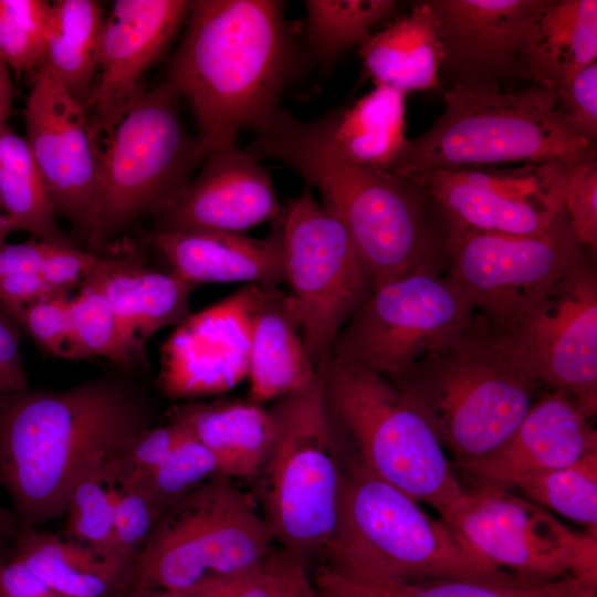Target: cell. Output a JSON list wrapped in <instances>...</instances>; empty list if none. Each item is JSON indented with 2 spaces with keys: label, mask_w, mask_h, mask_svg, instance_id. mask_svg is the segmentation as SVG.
<instances>
[{
  "label": "cell",
  "mask_w": 597,
  "mask_h": 597,
  "mask_svg": "<svg viewBox=\"0 0 597 597\" xmlns=\"http://www.w3.org/2000/svg\"><path fill=\"white\" fill-rule=\"evenodd\" d=\"M273 541L253 499L218 474L159 516L130 573L137 589L189 590L253 568Z\"/></svg>",
  "instance_id": "obj_9"
},
{
  "label": "cell",
  "mask_w": 597,
  "mask_h": 597,
  "mask_svg": "<svg viewBox=\"0 0 597 597\" xmlns=\"http://www.w3.org/2000/svg\"><path fill=\"white\" fill-rule=\"evenodd\" d=\"M506 489L597 537V451L569 465L519 478Z\"/></svg>",
  "instance_id": "obj_34"
},
{
  "label": "cell",
  "mask_w": 597,
  "mask_h": 597,
  "mask_svg": "<svg viewBox=\"0 0 597 597\" xmlns=\"http://www.w3.org/2000/svg\"><path fill=\"white\" fill-rule=\"evenodd\" d=\"M499 331L544 391L564 392L596 416L597 275L586 254Z\"/></svg>",
  "instance_id": "obj_15"
},
{
  "label": "cell",
  "mask_w": 597,
  "mask_h": 597,
  "mask_svg": "<svg viewBox=\"0 0 597 597\" xmlns=\"http://www.w3.org/2000/svg\"><path fill=\"white\" fill-rule=\"evenodd\" d=\"M444 111L409 139L389 174L411 178L437 169L544 164L596 157L556 109V92L530 85L511 92H442Z\"/></svg>",
  "instance_id": "obj_7"
},
{
  "label": "cell",
  "mask_w": 597,
  "mask_h": 597,
  "mask_svg": "<svg viewBox=\"0 0 597 597\" xmlns=\"http://www.w3.org/2000/svg\"><path fill=\"white\" fill-rule=\"evenodd\" d=\"M61 293L53 290L39 274H15L0 277V306L29 304Z\"/></svg>",
  "instance_id": "obj_50"
},
{
  "label": "cell",
  "mask_w": 597,
  "mask_h": 597,
  "mask_svg": "<svg viewBox=\"0 0 597 597\" xmlns=\"http://www.w3.org/2000/svg\"><path fill=\"white\" fill-rule=\"evenodd\" d=\"M111 485L114 504L113 551L130 572L160 513L142 489Z\"/></svg>",
  "instance_id": "obj_43"
},
{
  "label": "cell",
  "mask_w": 597,
  "mask_h": 597,
  "mask_svg": "<svg viewBox=\"0 0 597 597\" xmlns=\"http://www.w3.org/2000/svg\"><path fill=\"white\" fill-rule=\"evenodd\" d=\"M549 176L577 241L597 251V160L587 157L548 163Z\"/></svg>",
  "instance_id": "obj_40"
},
{
  "label": "cell",
  "mask_w": 597,
  "mask_h": 597,
  "mask_svg": "<svg viewBox=\"0 0 597 597\" xmlns=\"http://www.w3.org/2000/svg\"><path fill=\"white\" fill-rule=\"evenodd\" d=\"M462 485L439 515L479 559L523 583L574 576L597 588V537L511 490Z\"/></svg>",
  "instance_id": "obj_12"
},
{
  "label": "cell",
  "mask_w": 597,
  "mask_h": 597,
  "mask_svg": "<svg viewBox=\"0 0 597 597\" xmlns=\"http://www.w3.org/2000/svg\"><path fill=\"white\" fill-rule=\"evenodd\" d=\"M305 39L323 66L329 67L347 50L360 46L379 22L397 10L392 0H307Z\"/></svg>",
  "instance_id": "obj_33"
},
{
  "label": "cell",
  "mask_w": 597,
  "mask_h": 597,
  "mask_svg": "<svg viewBox=\"0 0 597 597\" xmlns=\"http://www.w3.org/2000/svg\"><path fill=\"white\" fill-rule=\"evenodd\" d=\"M49 10L45 0H0V60L17 74L45 63Z\"/></svg>",
  "instance_id": "obj_39"
},
{
  "label": "cell",
  "mask_w": 597,
  "mask_h": 597,
  "mask_svg": "<svg viewBox=\"0 0 597 597\" xmlns=\"http://www.w3.org/2000/svg\"><path fill=\"white\" fill-rule=\"evenodd\" d=\"M24 119V138L56 216L67 219L87 240L100 146L85 105L69 93L44 63L32 75Z\"/></svg>",
  "instance_id": "obj_17"
},
{
  "label": "cell",
  "mask_w": 597,
  "mask_h": 597,
  "mask_svg": "<svg viewBox=\"0 0 597 597\" xmlns=\"http://www.w3.org/2000/svg\"><path fill=\"white\" fill-rule=\"evenodd\" d=\"M475 312L446 270L420 269L373 289L331 356L394 379L461 332Z\"/></svg>",
  "instance_id": "obj_13"
},
{
  "label": "cell",
  "mask_w": 597,
  "mask_h": 597,
  "mask_svg": "<svg viewBox=\"0 0 597 597\" xmlns=\"http://www.w3.org/2000/svg\"><path fill=\"white\" fill-rule=\"evenodd\" d=\"M312 122L338 156L377 171L388 172L409 140L406 95L385 85Z\"/></svg>",
  "instance_id": "obj_27"
},
{
  "label": "cell",
  "mask_w": 597,
  "mask_h": 597,
  "mask_svg": "<svg viewBox=\"0 0 597 597\" xmlns=\"http://www.w3.org/2000/svg\"><path fill=\"white\" fill-rule=\"evenodd\" d=\"M180 100L168 81L142 90L104 136L86 240L90 252L98 253L142 216L155 213L202 164L196 138L184 128Z\"/></svg>",
  "instance_id": "obj_8"
},
{
  "label": "cell",
  "mask_w": 597,
  "mask_h": 597,
  "mask_svg": "<svg viewBox=\"0 0 597 597\" xmlns=\"http://www.w3.org/2000/svg\"><path fill=\"white\" fill-rule=\"evenodd\" d=\"M545 164L437 169L408 178L449 224L509 235L545 231L563 211Z\"/></svg>",
  "instance_id": "obj_18"
},
{
  "label": "cell",
  "mask_w": 597,
  "mask_h": 597,
  "mask_svg": "<svg viewBox=\"0 0 597 597\" xmlns=\"http://www.w3.org/2000/svg\"><path fill=\"white\" fill-rule=\"evenodd\" d=\"M10 232H12V231H11V229L9 227V223H8L6 217L2 213L1 208H0V242L4 241Z\"/></svg>",
  "instance_id": "obj_54"
},
{
  "label": "cell",
  "mask_w": 597,
  "mask_h": 597,
  "mask_svg": "<svg viewBox=\"0 0 597 597\" xmlns=\"http://www.w3.org/2000/svg\"><path fill=\"white\" fill-rule=\"evenodd\" d=\"M70 300L67 294H56L24 305L0 307L41 349L59 358L76 360Z\"/></svg>",
  "instance_id": "obj_42"
},
{
  "label": "cell",
  "mask_w": 597,
  "mask_h": 597,
  "mask_svg": "<svg viewBox=\"0 0 597 597\" xmlns=\"http://www.w3.org/2000/svg\"><path fill=\"white\" fill-rule=\"evenodd\" d=\"M201 165L199 174L153 213L157 230L241 232L282 216L269 171L245 149L232 146Z\"/></svg>",
  "instance_id": "obj_21"
},
{
  "label": "cell",
  "mask_w": 597,
  "mask_h": 597,
  "mask_svg": "<svg viewBox=\"0 0 597 597\" xmlns=\"http://www.w3.org/2000/svg\"><path fill=\"white\" fill-rule=\"evenodd\" d=\"M295 61L284 2L191 1L167 81L192 111L202 163L270 122Z\"/></svg>",
  "instance_id": "obj_2"
},
{
  "label": "cell",
  "mask_w": 597,
  "mask_h": 597,
  "mask_svg": "<svg viewBox=\"0 0 597 597\" xmlns=\"http://www.w3.org/2000/svg\"><path fill=\"white\" fill-rule=\"evenodd\" d=\"M134 597H192L188 590L137 589Z\"/></svg>",
  "instance_id": "obj_53"
},
{
  "label": "cell",
  "mask_w": 597,
  "mask_h": 597,
  "mask_svg": "<svg viewBox=\"0 0 597 597\" xmlns=\"http://www.w3.org/2000/svg\"><path fill=\"white\" fill-rule=\"evenodd\" d=\"M597 61V1L546 0L528 59L532 84L553 91Z\"/></svg>",
  "instance_id": "obj_30"
},
{
  "label": "cell",
  "mask_w": 597,
  "mask_h": 597,
  "mask_svg": "<svg viewBox=\"0 0 597 597\" xmlns=\"http://www.w3.org/2000/svg\"><path fill=\"white\" fill-rule=\"evenodd\" d=\"M259 284L189 314L160 350L157 385L172 401L222 394L247 378Z\"/></svg>",
  "instance_id": "obj_19"
},
{
  "label": "cell",
  "mask_w": 597,
  "mask_h": 597,
  "mask_svg": "<svg viewBox=\"0 0 597 597\" xmlns=\"http://www.w3.org/2000/svg\"><path fill=\"white\" fill-rule=\"evenodd\" d=\"M322 552L331 570L367 584L523 583L479 559L417 500L343 455L336 521Z\"/></svg>",
  "instance_id": "obj_5"
},
{
  "label": "cell",
  "mask_w": 597,
  "mask_h": 597,
  "mask_svg": "<svg viewBox=\"0 0 597 597\" xmlns=\"http://www.w3.org/2000/svg\"><path fill=\"white\" fill-rule=\"evenodd\" d=\"M21 329L0 307V396L29 387L20 352Z\"/></svg>",
  "instance_id": "obj_48"
},
{
  "label": "cell",
  "mask_w": 597,
  "mask_h": 597,
  "mask_svg": "<svg viewBox=\"0 0 597 597\" xmlns=\"http://www.w3.org/2000/svg\"><path fill=\"white\" fill-rule=\"evenodd\" d=\"M11 557L62 597H105L128 574L121 562L72 538L20 528Z\"/></svg>",
  "instance_id": "obj_29"
},
{
  "label": "cell",
  "mask_w": 597,
  "mask_h": 597,
  "mask_svg": "<svg viewBox=\"0 0 597 597\" xmlns=\"http://www.w3.org/2000/svg\"><path fill=\"white\" fill-rule=\"evenodd\" d=\"M359 54L375 85L407 94L438 90L442 44L437 20L428 1L412 6L409 13L385 30L371 34Z\"/></svg>",
  "instance_id": "obj_28"
},
{
  "label": "cell",
  "mask_w": 597,
  "mask_h": 597,
  "mask_svg": "<svg viewBox=\"0 0 597 597\" xmlns=\"http://www.w3.org/2000/svg\"><path fill=\"white\" fill-rule=\"evenodd\" d=\"M313 590L304 559L286 551L272 552L253 568L231 577L210 578L193 597H310Z\"/></svg>",
  "instance_id": "obj_36"
},
{
  "label": "cell",
  "mask_w": 597,
  "mask_h": 597,
  "mask_svg": "<svg viewBox=\"0 0 597 597\" xmlns=\"http://www.w3.org/2000/svg\"><path fill=\"white\" fill-rule=\"evenodd\" d=\"M155 412L145 389L106 374L61 390L30 388L0 396V486L18 527L65 513L76 483L107 464Z\"/></svg>",
  "instance_id": "obj_1"
},
{
  "label": "cell",
  "mask_w": 597,
  "mask_h": 597,
  "mask_svg": "<svg viewBox=\"0 0 597 597\" xmlns=\"http://www.w3.org/2000/svg\"><path fill=\"white\" fill-rule=\"evenodd\" d=\"M214 455L219 474L251 480L269 457L274 425L269 409L241 400L184 401L166 412Z\"/></svg>",
  "instance_id": "obj_25"
},
{
  "label": "cell",
  "mask_w": 597,
  "mask_h": 597,
  "mask_svg": "<svg viewBox=\"0 0 597 597\" xmlns=\"http://www.w3.org/2000/svg\"><path fill=\"white\" fill-rule=\"evenodd\" d=\"M70 318L77 359L103 357L127 373L143 363L124 336L108 300L91 280L70 300Z\"/></svg>",
  "instance_id": "obj_35"
},
{
  "label": "cell",
  "mask_w": 597,
  "mask_h": 597,
  "mask_svg": "<svg viewBox=\"0 0 597 597\" xmlns=\"http://www.w3.org/2000/svg\"><path fill=\"white\" fill-rule=\"evenodd\" d=\"M286 305L318 368L374 289L371 274L342 222L307 186L277 219Z\"/></svg>",
  "instance_id": "obj_11"
},
{
  "label": "cell",
  "mask_w": 597,
  "mask_h": 597,
  "mask_svg": "<svg viewBox=\"0 0 597 597\" xmlns=\"http://www.w3.org/2000/svg\"><path fill=\"white\" fill-rule=\"evenodd\" d=\"M182 430L161 463L139 482L127 485L142 489L160 515L193 489L219 474L211 451L185 428Z\"/></svg>",
  "instance_id": "obj_37"
},
{
  "label": "cell",
  "mask_w": 597,
  "mask_h": 597,
  "mask_svg": "<svg viewBox=\"0 0 597 597\" xmlns=\"http://www.w3.org/2000/svg\"><path fill=\"white\" fill-rule=\"evenodd\" d=\"M310 597H419L408 585H376L345 578L324 564L313 575Z\"/></svg>",
  "instance_id": "obj_47"
},
{
  "label": "cell",
  "mask_w": 597,
  "mask_h": 597,
  "mask_svg": "<svg viewBox=\"0 0 597 597\" xmlns=\"http://www.w3.org/2000/svg\"><path fill=\"white\" fill-rule=\"evenodd\" d=\"M318 369V368H317ZM274 434L260 475L265 521L283 549L322 551L336 521L342 453L317 376L269 408Z\"/></svg>",
  "instance_id": "obj_10"
},
{
  "label": "cell",
  "mask_w": 597,
  "mask_h": 597,
  "mask_svg": "<svg viewBox=\"0 0 597 597\" xmlns=\"http://www.w3.org/2000/svg\"><path fill=\"white\" fill-rule=\"evenodd\" d=\"M18 530L13 513L0 506V554H6Z\"/></svg>",
  "instance_id": "obj_52"
},
{
  "label": "cell",
  "mask_w": 597,
  "mask_h": 597,
  "mask_svg": "<svg viewBox=\"0 0 597 597\" xmlns=\"http://www.w3.org/2000/svg\"><path fill=\"white\" fill-rule=\"evenodd\" d=\"M556 109L572 130L596 146L597 61L557 88Z\"/></svg>",
  "instance_id": "obj_45"
},
{
  "label": "cell",
  "mask_w": 597,
  "mask_h": 597,
  "mask_svg": "<svg viewBox=\"0 0 597 597\" xmlns=\"http://www.w3.org/2000/svg\"><path fill=\"white\" fill-rule=\"evenodd\" d=\"M108 300L132 348L145 358V344L158 331L178 325L190 314L193 284L174 272L144 268L134 256H108L90 279Z\"/></svg>",
  "instance_id": "obj_24"
},
{
  "label": "cell",
  "mask_w": 597,
  "mask_h": 597,
  "mask_svg": "<svg viewBox=\"0 0 597 597\" xmlns=\"http://www.w3.org/2000/svg\"><path fill=\"white\" fill-rule=\"evenodd\" d=\"M108 256L80 250L76 247L55 244L44 261L39 275L55 291L69 293L71 289L103 268Z\"/></svg>",
  "instance_id": "obj_46"
},
{
  "label": "cell",
  "mask_w": 597,
  "mask_h": 597,
  "mask_svg": "<svg viewBox=\"0 0 597 597\" xmlns=\"http://www.w3.org/2000/svg\"><path fill=\"white\" fill-rule=\"evenodd\" d=\"M105 21L95 0H54L45 31V64L82 104H86L98 71V50Z\"/></svg>",
  "instance_id": "obj_31"
},
{
  "label": "cell",
  "mask_w": 597,
  "mask_h": 597,
  "mask_svg": "<svg viewBox=\"0 0 597 597\" xmlns=\"http://www.w3.org/2000/svg\"><path fill=\"white\" fill-rule=\"evenodd\" d=\"M442 44L441 93H479L533 85L528 59L546 0H427Z\"/></svg>",
  "instance_id": "obj_16"
},
{
  "label": "cell",
  "mask_w": 597,
  "mask_h": 597,
  "mask_svg": "<svg viewBox=\"0 0 597 597\" xmlns=\"http://www.w3.org/2000/svg\"><path fill=\"white\" fill-rule=\"evenodd\" d=\"M318 369L342 455L439 514L459 498L450 457L389 378L334 356Z\"/></svg>",
  "instance_id": "obj_6"
},
{
  "label": "cell",
  "mask_w": 597,
  "mask_h": 597,
  "mask_svg": "<svg viewBox=\"0 0 597 597\" xmlns=\"http://www.w3.org/2000/svg\"><path fill=\"white\" fill-rule=\"evenodd\" d=\"M13 96L14 86L10 69L2 60H0V126L7 124Z\"/></svg>",
  "instance_id": "obj_51"
},
{
  "label": "cell",
  "mask_w": 597,
  "mask_h": 597,
  "mask_svg": "<svg viewBox=\"0 0 597 597\" xmlns=\"http://www.w3.org/2000/svg\"><path fill=\"white\" fill-rule=\"evenodd\" d=\"M171 272L193 284L245 282L265 286L283 283L281 232L265 238L218 230H157L150 238Z\"/></svg>",
  "instance_id": "obj_23"
},
{
  "label": "cell",
  "mask_w": 597,
  "mask_h": 597,
  "mask_svg": "<svg viewBox=\"0 0 597 597\" xmlns=\"http://www.w3.org/2000/svg\"><path fill=\"white\" fill-rule=\"evenodd\" d=\"M297 324L279 286L259 285L254 305L249 365V400L275 401L317 376Z\"/></svg>",
  "instance_id": "obj_26"
},
{
  "label": "cell",
  "mask_w": 597,
  "mask_h": 597,
  "mask_svg": "<svg viewBox=\"0 0 597 597\" xmlns=\"http://www.w3.org/2000/svg\"><path fill=\"white\" fill-rule=\"evenodd\" d=\"M454 468L498 449L544 391L505 336L475 312L467 326L390 379Z\"/></svg>",
  "instance_id": "obj_4"
},
{
  "label": "cell",
  "mask_w": 597,
  "mask_h": 597,
  "mask_svg": "<svg viewBox=\"0 0 597 597\" xmlns=\"http://www.w3.org/2000/svg\"><path fill=\"white\" fill-rule=\"evenodd\" d=\"M441 242L446 271L476 313L499 329L510 326L584 254L563 210L545 231L509 235L448 223Z\"/></svg>",
  "instance_id": "obj_14"
},
{
  "label": "cell",
  "mask_w": 597,
  "mask_h": 597,
  "mask_svg": "<svg viewBox=\"0 0 597 597\" xmlns=\"http://www.w3.org/2000/svg\"><path fill=\"white\" fill-rule=\"evenodd\" d=\"M55 244L39 239L23 242H0V277L15 274H39Z\"/></svg>",
  "instance_id": "obj_49"
},
{
  "label": "cell",
  "mask_w": 597,
  "mask_h": 597,
  "mask_svg": "<svg viewBox=\"0 0 597 597\" xmlns=\"http://www.w3.org/2000/svg\"><path fill=\"white\" fill-rule=\"evenodd\" d=\"M186 0H116L105 17L97 83L85 104L95 139L104 137L140 93L142 76L171 44L189 13Z\"/></svg>",
  "instance_id": "obj_20"
},
{
  "label": "cell",
  "mask_w": 597,
  "mask_h": 597,
  "mask_svg": "<svg viewBox=\"0 0 597 597\" xmlns=\"http://www.w3.org/2000/svg\"><path fill=\"white\" fill-rule=\"evenodd\" d=\"M182 431L179 425L170 421L145 429L119 455L105 464L107 480L116 486L139 482L161 463Z\"/></svg>",
  "instance_id": "obj_44"
},
{
  "label": "cell",
  "mask_w": 597,
  "mask_h": 597,
  "mask_svg": "<svg viewBox=\"0 0 597 597\" xmlns=\"http://www.w3.org/2000/svg\"><path fill=\"white\" fill-rule=\"evenodd\" d=\"M408 586L419 597H597V588L574 576L517 584L439 579Z\"/></svg>",
  "instance_id": "obj_41"
},
{
  "label": "cell",
  "mask_w": 597,
  "mask_h": 597,
  "mask_svg": "<svg viewBox=\"0 0 597 597\" xmlns=\"http://www.w3.org/2000/svg\"><path fill=\"white\" fill-rule=\"evenodd\" d=\"M104 468H93L73 488L65 509V535L121 562L113 551V493Z\"/></svg>",
  "instance_id": "obj_38"
},
{
  "label": "cell",
  "mask_w": 597,
  "mask_h": 597,
  "mask_svg": "<svg viewBox=\"0 0 597 597\" xmlns=\"http://www.w3.org/2000/svg\"><path fill=\"white\" fill-rule=\"evenodd\" d=\"M591 420L566 394L543 391L498 449L455 470L462 483L506 489L519 478L569 465L597 451Z\"/></svg>",
  "instance_id": "obj_22"
},
{
  "label": "cell",
  "mask_w": 597,
  "mask_h": 597,
  "mask_svg": "<svg viewBox=\"0 0 597 597\" xmlns=\"http://www.w3.org/2000/svg\"><path fill=\"white\" fill-rule=\"evenodd\" d=\"M0 208L11 231L75 247L60 227L44 180L24 137L0 126Z\"/></svg>",
  "instance_id": "obj_32"
},
{
  "label": "cell",
  "mask_w": 597,
  "mask_h": 597,
  "mask_svg": "<svg viewBox=\"0 0 597 597\" xmlns=\"http://www.w3.org/2000/svg\"><path fill=\"white\" fill-rule=\"evenodd\" d=\"M256 159H274L315 188L347 230L374 289L427 268L443 269L441 242L429 223L426 196L411 179L353 165L314 123L279 108L249 143Z\"/></svg>",
  "instance_id": "obj_3"
}]
</instances>
